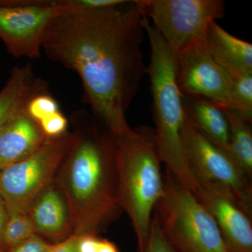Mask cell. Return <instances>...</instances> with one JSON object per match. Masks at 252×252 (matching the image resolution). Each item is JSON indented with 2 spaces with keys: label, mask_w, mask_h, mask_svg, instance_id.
<instances>
[{
  "label": "cell",
  "mask_w": 252,
  "mask_h": 252,
  "mask_svg": "<svg viewBox=\"0 0 252 252\" xmlns=\"http://www.w3.org/2000/svg\"><path fill=\"white\" fill-rule=\"evenodd\" d=\"M140 0L64 11L44 31L42 51L77 73L82 101L115 137L132 131L126 113L147 74L142 53L145 28Z\"/></svg>",
  "instance_id": "cell-1"
},
{
  "label": "cell",
  "mask_w": 252,
  "mask_h": 252,
  "mask_svg": "<svg viewBox=\"0 0 252 252\" xmlns=\"http://www.w3.org/2000/svg\"><path fill=\"white\" fill-rule=\"evenodd\" d=\"M56 183L69 208L74 235H97L123 211L116 137L86 110L73 113Z\"/></svg>",
  "instance_id": "cell-2"
},
{
  "label": "cell",
  "mask_w": 252,
  "mask_h": 252,
  "mask_svg": "<svg viewBox=\"0 0 252 252\" xmlns=\"http://www.w3.org/2000/svg\"><path fill=\"white\" fill-rule=\"evenodd\" d=\"M144 28L151 48L147 74L153 100L158 153L166 170L181 185L195 193L198 182L189 165L183 144L186 114L183 94L177 84V57L147 16Z\"/></svg>",
  "instance_id": "cell-3"
},
{
  "label": "cell",
  "mask_w": 252,
  "mask_h": 252,
  "mask_svg": "<svg viewBox=\"0 0 252 252\" xmlns=\"http://www.w3.org/2000/svg\"><path fill=\"white\" fill-rule=\"evenodd\" d=\"M116 141L123 211L132 223L138 252H145L154 209L164 191L155 132L147 127L132 129Z\"/></svg>",
  "instance_id": "cell-4"
},
{
  "label": "cell",
  "mask_w": 252,
  "mask_h": 252,
  "mask_svg": "<svg viewBox=\"0 0 252 252\" xmlns=\"http://www.w3.org/2000/svg\"><path fill=\"white\" fill-rule=\"evenodd\" d=\"M165 177L154 213L176 252H228L210 212L167 170Z\"/></svg>",
  "instance_id": "cell-5"
},
{
  "label": "cell",
  "mask_w": 252,
  "mask_h": 252,
  "mask_svg": "<svg viewBox=\"0 0 252 252\" xmlns=\"http://www.w3.org/2000/svg\"><path fill=\"white\" fill-rule=\"evenodd\" d=\"M69 130L48 137L34 153L0 172V196L9 213H26L32 202L56 182L69 140Z\"/></svg>",
  "instance_id": "cell-6"
},
{
  "label": "cell",
  "mask_w": 252,
  "mask_h": 252,
  "mask_svg": "<svg viewBox=\"0 0 252 252\" xmlns=\"http://www.w3.org/2000/svg\"><path fill=\"white\" fill-rule=\"evenodd\" d=\"M144 14L176 56L204 39L212 23L224 16L222 0H140Z\"/></svg>",
  "instance_id": "cell-7"
},
{
  "label": "cell",
  "mask_w": 252,
  "mask_h": 252,
  "mask_svg": "<svg viewBox=\"0 0 252 252\" xmlns=\"http://www.w3.org/2000/svg\"><path fill=\"white\" fill-rule=\"evenodd\" d=\"M183 144L189 165L198 184H207L224 190L252 216V177L229 154L200 134L187 117Z\"/></svg>",
  "instance_id": "cell-8"
},
{
  "label": "cell",
  "mask_w": 252,
  "mask_h": 252,
  "mask_svg": "<svg viewBox=\"0 0 252 252\" xmlns=\"http://www.w3.org/2000/svg\"><path fill=\"white\" fill-rule=\"evenodd\" d=\"M64 11L63 0H0V39L14 57L38 59L46 26Z\"/></svg>",
  "instance_id": "cell-9"
},
{
  "label": "cell",
  "mask_w": 252,
  "mask_h": 252,
  "mask_svg": "<svg viewBox=\"0 0 252 252\" xmlns=\"http://www.w3.org/2000/svg\"><path fill=\"white\" fill-rule=\"evenodd\" d=\"M177 57V84L181 92L199 96L220 108L229 107L233 79L211 54L205 37Z\"/></svg>",
  "instance_id": "cell-10"
},
{
  "label": "cell",
  "mask_w": 252,
  "mask_h": 252,
  "mask_svg": "<svg viewBox=\"0 0 252 252\" xmlns=\"http://www.w3.org/2000/svg\"><path fill=\"white\" fill-rule=\"evenodd\" d=\"M193 195L216 222L227 252H252V216L231 195L204 183Z\"/></svg>",
  "instance_id": "cell-11"
},
{
  "label": "cell",
  "mask_w": 252,
  "mask_h": 252,
  "mask_svg": "<svg viewBox=\"0 0 252 252\" xmlns=\"http://www.w3.org/2000/svg\"><path fill=\"white\" fill-rule=\"evenodd\" d=\"M26 214L35 234L43 239L56 244L74 235L67 204L56 182L36 197Z\"/></svg>",
  "instance_id": "cell-12"
},
{
  "label": "cell",
  "mask_w": 252,
  "mask_h": 252,
  "mask_svg": "<svg viewBox=\"0 0 252 252\" xmlns=\"http://www.w3.org/2000/svg\"><path fill=\"white\" fill-rule=\"evenodd\" d=\"M48 93L47 83L37 77L31 64L15 67L0 91V132L11 120L26 112L30 100Z\"/></svg>",
  "instance_id": "cell-13"
},
{
  "label": "cell",
  "mask_w": 252,
  "mask_h": 252,
  "mask_svg": "<svg viewBox=\"0 0 252 252\" xmlns=\"http://www.w3.org/2000/svg\"><path fill=\"white\" fill-rule=\"evenodd\" d=\"M47 138L26 112L19 114L0 132V170L29 157Z\"/></svg>",
  "instance_id": "cell-14"
},
{
  "label": "cell",
  "mask_w": 252,
  "mask_h": 252,
  "mask_svg": "<svg viewBox=\"0 0 252 252\" xmlns=\"http://www.w3.org/2000/svg\"><path fill=\"white\" fill-rule=\"evenodd\" d=\"M205 42L214 57L232 78L252 74V44L212 23Z\"/></svg>",
  "instance_id": "cell-15"
},
{
  "label": "cell",
  "mask_w": 252,
  "mask_h": 252,
  "mask_svg": "<svg viewBox=\"0 0 252 252\" xmlns=\"http://www.w3.org/2000/svg\"><path fill=\"white\" fill-rule=\"evenodd\" d=\"M182 99L186 117L192 125L205 138L231 157L229 126L223 110L199 96L183 94Z\"/></svg>",
  "instance_id": "cell-16"
},
{
  "label": "cell",
  "mask_w": 252,
  "mask_h": 252,
  "mask_svg": "<svg viewBox=\"0 0 252 252\" xmlns=\"http://www.w3.org/2000/svg\"><path fill=\"white\" fill-rule=\"evenodd\" d=\"M220 109L229 126L230 155L252 178V120L235 109L228 107Z\"/></svg>",
  "instance_id": "cell-17"
},
{
  "label": "cell",
  "mask_w": 252,
  "mask_h": 252,
  "mask_svg": "<svg viewBox=\"0 0 252 252\" xmlns=\"http://www.w3.org/2000/svg\"><path fill=\"white\" fill-rule=\"evenodd\" d=\"M34 235L35 232L27 214L11 212L0 238V249L6 252Z\"/></svg>",
  "instance_id": "cell-18"
},
{
  "label": "cell",
  "mask_w": 252,
  "mask_h": 252,
  "mask_svg": "<svg viewBox=\"0 0 252 252\" xmlns=\"http://www.w3.org/2000/svg\"><path fill=\"white\" fill-rule=\"evenodd\" d=\"M252 120V74L233 78L230 107Z\"/></svg>",
  "instance_id": "cell-19"
},
{
  "label": "cell",
  "mask_w": 252,
  "mask_h": 252,
  "mask_svg": "<svg viewBox=\"0 0 252 252\" xmlns=\"http://www.w3.org/2000/svg\"><path fill=\"white\" fill-rule=\"evenodd\" d=\"M59 111L57 101L48 93L34 96L26 109V114L37 123Z\"/></svg>",
  "instance_id": "cell-20"
},
{
  "label": "cell",
  "mask_w": 252,
  "mask_h": 252,
  "mask_svg": "<svg viewBox=\"0 0 252 252\" xmlns=\"http://www.w3.org/2000/svg\"><path fill=\"white\" fill-rule=\"evenodd\" d=\"M145 252H176L163 234L157 215L154 213L151 220L150 231Z\"/></svg>",
  "instance_id": "cell-21"
},
{
  "label": "cell",
  "mask_w": 252,
  "mask_h": 252,
  "mask_svg": "<svg viewBox=\"0 0 252 252\" xmlns=\"http://www.w3.org/2000/svg\"><path fill=\"white\" fill-rule=\"evenodd\" d=\"M38 124L46 137H56L67 132L69 120L59 111L43 119Z\"/></svg>",
  "instance_id": "cell-22"
},
{
  "label": "cell",
  "mask_w": 252,
  "mask_h": 252,
  "mask_svg": "<svg viewBox=\"0 0 252 252\" xmlns=\"http://www.w3.org/2000/svg\"><path fill=\"white\" fill-rule=\"evenodd\" d=\"M53 245L35 234L6 252H49Z\"/></svg>",
  "instance_id": "cell-23"
},
{
  "label": "cell",
  "mask_w": 252,
  "mask_h": 252,
  "mask_svg": "<svg viewBox=\"0 0 252 252\" xmlns=\"http://www.w3.org/2000/svg\"><path fill=\"white\" fill-rule=\"evenodd\" d=\"M80 237V235H72L64 241L54 244L49 252H79L78 245Z\"/></svg>",
  "instance_id": "cell-24"
},
{
  "label": "cell",
  "mask_w": 252,
  "mask_h": 252,
  "mask_svg": "<svg viewBox=\"0 0 252 252\" xmlns=\"http://www.w3.org/2000/svg\"><path fill=\"white\" fill-rule=\"evenodd\" d=\"M8 217H9V211H8L7 207H6L4 200L0 196V238H1V233L4 229Z\"/></svg>",
  "instance_id": "cell-25"
},
{
  "label": "cell",
  "mask_w": 252,
  "mask_h": 252,
  "mask_svg": "<svg viewBox=\"0 0 252 252\" xmlns=\"http://www.w3.org/2000/svg\"><path fill=\"white\" fill-rule=\"evenodd\" d=\"M0 252H3L2 250H1V249H0Z\"/></svg>",
  "instance_id": "cell-26"
},
{
  "label": "cell",
  "mask_w": 252,
  "mask_h": 252,
  "mask_svg": "<svg viewBox=\"0 0 252 252\" xmlns=\"http://www.w3.org/2000/svg\"><path fill=\"white\" fill-rule=\"evenodd\" d=\"M0 172H1V170H0Z\"/></svg>",
  "instance_id": "cell-27"
}]
</instances>
